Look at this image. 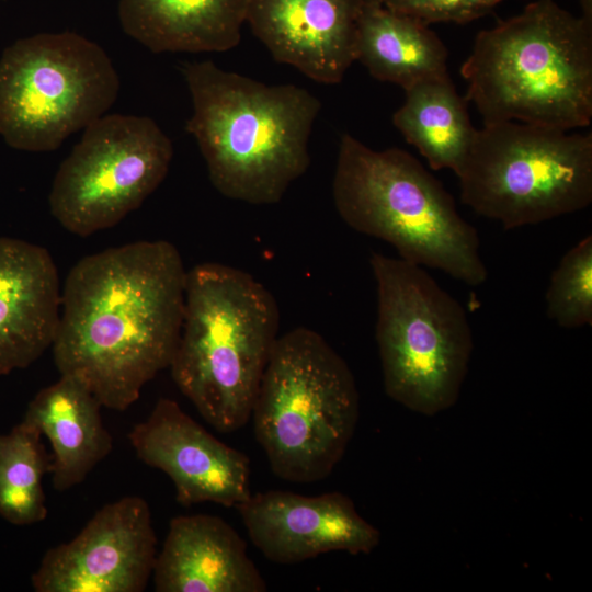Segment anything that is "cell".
<instances>
[{"label":"cell","mask_w":592,"mask_h":592,"mask_svg":"<svg viewBox=\"0 0 592 592\" xmlns=\"http://www.w3.org/2000/svg\"><path fill=\"white\" fill-rule=\"evenodd\" d=\"M186 272L169 241H136L82 258L68 273L52 344L60 375L124 411L169 368L184 315Z\"/></svg>","instance_id":"6da1fadb"},{"label":"cell","mask_w":592,"mask_h":592,"mask_svg":"<svg viewBox=\"0 0 592 592\" xmlns=\"http://www.w3.org/2000/svg\"><path fill=\"white\" fill-rule=\"evenodd\" d=\"M192 95L186 130L224 196L278 203L310 164L308 141L320 101L294 84L267 86L210 60L181 67Z\"/></svg>","instance_id":"7a4b0ae2"},{"label":"cell","mask_w":592,"mask_h":592,"mask_svg":"<svg viewBox=\"0 0 592 592\" xmlns=\"http://www.w3.org/2000/svg\"><path fill=\"white\" fill-rule=\"evenodd\" d=\"M483 124L514 121L562 130L592 119V23L535 0L483 30L462 66Z\"/></svg>","instance_id":"3957f363"},{"label":"cell","mask_w":592,"mask_h":592,"mask_svg":"<svg viewBox=\"0 0 592 592\" xmlns=\"http://www.w3.org/2000/svg\"><path fill=\"white\" fill-rule=\"evenodd\" d=\"M278 329L276 299L248 272L218 262L186 272L182 329L169 368L217 431L234 432L250 420Z\"/></svg>","instance_id":"277c9868"},{"label":"cell","mask_w":592,"mask_h":592,"mask_svg":"<svg viewBox=\"0 0 592 592\" xmlns=\"http://www.w3.org/2000/svg\"><path fill=\"white\" fill-rule=\"evenodd\" d=\"M332 196L350 228L388 242L400 259L441 270L469 286L487 280L476 228L460 216L443 184L409 152L373 150L343 135Z\"/></svg>","instance_id":"5b68a950"},{"label":"cell","mask_w":592,"mask_h":592,"mask_svg":"<svg viewBox=\"0 0 592 592\" xmlns=\"http://www.w3.org/2000/svg\"><path fill=\"white\" fill-rule=\"evenodd\" d=\"M358 417L354 376L325 338L306 327L280 335L250 418L274 475L297 483L327 478Z\"/></svg>","instance_id":"8992f818"},{"label":"cell","mask_w":592,"mask_h":592,"mask_svg":"<svg viewBox=\"0 0 592 592\" xmlns=\"http://www.w3.org/2000/svg\"><path fill=\"white\" fill-rule=\"evenodd\" d=\"M386 395L433 417L458 400L474 350L467 314L420 265L372 252Z\"/></svg>","instance_id":"52a82bcc"},{"label":"cell","mask_w":592,"mask_h":592,"mask_svg":"<svg viewBox=\"0 0 592 592\" xmlns=\"http://www.w3.org/2000/svg\"><path fill=\"white\" fill-rule=\"evenodd\" d=\"M460 200L506 230L587 208L592 135L514 121L483 124L456 173Z\"/></svg>","instance_id":"ba28073f"},{"label":"cell","mask_w":592,"mask_h":592,"mask_svg":"<svg viewBox=\"0 0 592 592\" xmlns=\"http://www.w3.org/2000/svg\"><path fill=\"white\" fill-rule=\"evenodd\" d=\"M118 91L96 43L73 32L18 39L0 57V136L18 150H55L103 116Z\"/></svg>","instance_id":"9c48e42d"},{"label":"cell","mask_w":592,"mask_h":592,"mask_svg":"<svg viewBox=\"0 0 592 592\" xmlns=\"http://www.w3.org/2000/svg\"><path fill=\"white\" fill-rule=\"evenodd\" d=\"M172 157L170 138L150 117L103 115L83 129L57 170L50 212L81 237L113 227L160 185Z\"/></svg>","instance_id":"30bf717a"},{"label":"cell","mask_w":592,"mask_h":592,"mask_svg":"<svg viewBox=\"0 0 592 592\" xmlns=\"http://www.w3.org/2000/svg\"><path fill=\"white\" fill-rule=\"evenodd\" d=\"M156 556L149 505L128 496L103 505L76 537L47 550L31 583L36 592H141Z\"/></svg>","instance_id":"8fae6325"},{"label":"cell","mask_w":592,"mask_h":592,"mask_svg":"<svg viewBox=\"0 0 592 592\" xmlns=\"http://www.w3.org/2000/svg\"><path fill=\"white\" fill-rule=\"evenodd\" d=\"M128 439L144 464L171 479L182 505L236 508L252 493L248 456L217 440L172 399L160 398Z\"/></svg>","instance_id":"7c38bea8"},{"label":"cell","mask_w":592,"mask_h":592,"mask_svg":"<svg viewBox=\"0 0 592 592\" xmlns=\"http://www.w3.org/2000/svg\"><path fill=\"white\" fill-rule=\"evenodd\" d=\"M236 509L253 545L276 563H297L331 551L371 554L380 543V532L338 491L308 497L267 490L251 493Z\"/></svg>","instance_id":"4fadbf2b"},{"label":"cell","mask_w":592,"mask_h":592,"mask_svg":"<svg viewBox=\"0 0 592 592\" xmlns=\"http://www.w3.org/2000/svg\"><path fill=\"white\" fill-rule=\"evenodd\" d=\"M365 0H248L246 22L273 58L326 84L356 60Z\"/></svg>","instance_id":"5bb4252c"},{"label":"cell","mask_w":592,"mask_h":592,"mask_svg":"<svg viewBox=\"0 0 592 592\" xmlns=\"http://www.w3.org/2000/svg\"><path fill=\"white\" fill-rule=\"evenodd\" d=\"M60 301L49 252L0 237V376L30 366L52 348Z\"/></svg>","instance_id":"9a60e30c"},{"label":"cell","mask_w":592,"mask_h":592,"mask_svg":"<svg viewBox=\"0 0 592 592\" xmlns=\"http://www.w3.org/2000/svg\"><path fill=\"white\" fill-rule=\"evenodd\" d=\"M157 592H264L246 542L219 516L180 515L170 521L152 570Z\"/></svg>","instance_id":"2e32d148"},{"label":"cell","mask_w":592,"mask_h":592,"mask_svg":"<svg viewBox=\"0 0 592 592\" xmlns=\"http://www.w3.org/2000/svg\"><path fill=\"white\" fill-rule=\"evenodd\" d=\"M102 405L75 377L60 378L31 400L24 420L46 436L52 447V483L64 492L81 483L112 451Z\"/></svg>","instance_id":"e0dca14e"},{"label":"cell","mask_w":592,"mask_h":592,"mask_svg":"<svg viewBox=\"0 0 592 592\" xmlns=\"http://www.w3.org/2000/svg\"><path fill=\"white\" fill-rule=\"evenodd\" d=\"M248 0H118L124 32L153 53L236 47Z\"/></svg>","instance_id":"ac0fdd59"},{"label":"cell","mask_w":592,"mask_h":592,"mask_svg":"<svg viewBox=\"0 0 592 592\" xmlns=\"http://www.w3.org/2000/svg\"><path fill=\"white\" fill-rule=\"evenodd\" d=\"M448 53L429 25L365 0L356 38V60L380 81L403 90L448 73Z\"/></svg>","instance_id":"d6986e66"},{"label":"cell","mask_w":592,"mask_h":592,"mask_svg":"<svg viewBox=\"0 0 592 592\" xmlns=\"http://www.w3.org/2000/svg\"><path fill=\"white\" fill-rule=\"evenodd\" d=\"M403 104L392 123L433 170L455 174L463 164L477 129L470 123L467 101L448 73L425 78L405 89Z\"/></svg>","instance_id":"ffe728a7"},{"label":"cell","mask_w":592,"mask_h":592,"mask_svg":"<svg viewBox=\"0 0 592 592\" xmlns=\"http://www.w3.org/2000/svg\"><path fill=\"white\" fill-rule=\"evenodd\" d=\"M42 436L24 419L0 434V516L16 526L33 525L47 516L43 478L52 471V456Z\"/></svg>","instance_id":"44dd1931"},{"label":"cell","mask_w":592,"mask_h":592,"mask_svg":"<svg viewBox=\"0 0 592 592\" xmlns=\"http://www.w3.org/2000/svg\"><path fill=\"white\" fill-rule=\"evenodd\" d=\"M547 316L567 329L592 325V236L568 250L550 276Z\"/></svg>","instance_id":"7402d4cb"},{"label":"cell","mask_w":592,"mask_h":592,"mask_svg":"<svg viewBox=\"0 0 592 592\" xmlns=\"http://www.w3.org/2000/svg\"><path fill=\"white\" fill-rule=\"evenodd\" d=\"M426 25L468 23L492 11L503 0H371Z\"/></svg>","instance_id":"603a6c76"},{"label":"cell","mask_w":592,"mask_h":592,"mask_svg":"<svg viewBox=\"0 0 592 592\" xmlns=\"http://www.w3.org/2000/svg\"><path fill=\"white\" fill-rule=\"evenodd\" d=\"M581 7V18L592 23V0H579Z\"/></svg>","instance_id":"cb8c5ba5"}]
</instances>
